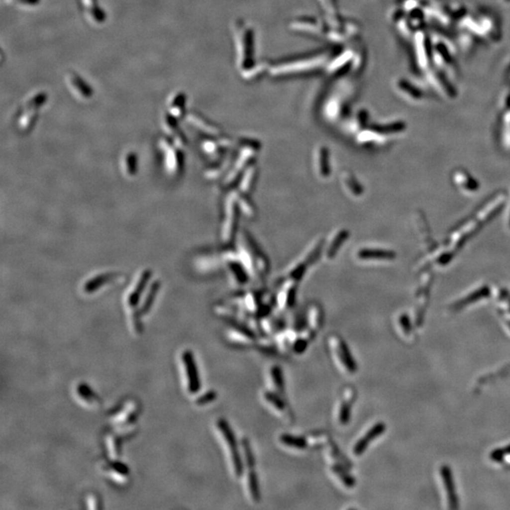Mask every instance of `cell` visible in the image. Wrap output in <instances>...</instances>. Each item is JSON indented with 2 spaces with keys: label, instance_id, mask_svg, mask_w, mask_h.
<instances>
[{
  "label": "cell",
  "instance_id": "cell-1",
  "mask_svg": "<svg viewBox=\"0 0 510 510\" xmlns=\"http://www.w3.org/2000/svg\"><path fill=\"white\" fill-rule=\"evenodd\" d=\"M216 428L220 432L223 440L226 446L228 447V452L230 460L232 464L233 473L236 477H241L244 473V462L242 459V455L239 452V446L237 444L235 435L232 432V428L228 421L224 418H218L216 421Z\"/></svg>",
  "mask_w": 510,
  "mask_h": 510
},
{
  "label": "cell",
  "instance_id": "cell-2",
  "mask_svg": "<svg viewBox=\"0 0 510 510\" xmlns=\"http://www.w3.org/2000/svg\"><path fill=\"white\" fill-rule=\"evenodd\" d=\"M329 344L331 349L334 351V354L338 361L341 363L344 369L350 373H354L357 371V364L351 353L348 345L338 335H331L329 337Z\"/></svg>",
  "mask_w": 510,
  "mask_h": 510
},
{
  "label": "cell",
  "instance_id": "cell-3",
  "mask_svg": "<svg viewBox=\"0 0 510 510\" xmlns=\"http://www.w3.org/2000/svg\"><path fill=\"white\" fill-rule=\"evenodd\" d=\"M183 362L185 365L188 391L191 394L198 393L201 390V379L199 371L196 365L195 359L191 351H186L183 353Z\"/></svg>",
  "mask_w": 510,
  "mask_h": 510
},
{
  "label": "cell",
  "instance_id": "cell-4",
  "mask_svg": "<svg viewBox=\"0 0 510 510\" xmlns=\"http://www.w3.org/2000/svg\"><path fill=\"white\" fill-rule=\"evenodd\" d=\"M386 429H387V427L383 422H378V423L374 424L365 434V436L361 437L360 439H358L356 441V443L353 445V455H357V456L363 455L366 452V450L368 449L370 443H371V441H373L374 439L379 437L386 431Z\"/></svg>",
  "mask_w": 510,
  "mask_h": 510
},
{
  "label": "cell",
  "instance_id": "cell-5",
  "mask_svg": "<svg viewBox=\"0 0 510 510\" xmlns=\"http://www.w3.org/2000/svg\"><path fill=\"white\" fill-rule=\"evenodd\" d=\"M441 475H442L443 482L445 484L450 507L452 509H456L457 508V497H456V493H455V484L453 481L452 473H451L450 469L448 467H443L441 469Z\"/></svg>",
  "mask_w": 510,
  "mask_h": 510
},
{
  "label": "cell",
  "instance_id": "cell-6",
  "mask_svg": "<svg viewBox=\"0 0 510 510\" xmlns=\"http://www.w3.org/2000/svg\"><path fill=\"white\" fill-rule=\"evenodd\" d=\"M280 441L282 444H284L289 448L298 449V450H304L306 449L309 444L307 441V438L303 436H292L289 434H284L280 436Z\"/></svg>",
  "mask_w": 510,
  "mask_h": 510
},
{
  "label": "cell",
  "instance_id": "cell-7",
  "mask_svg": "<svg viewBox=\"0 0 510 510\" xmlns=\"http://www.w3.org/2000/svg\"><path fill=\"white\" fill-rule=\"evenodd\" d=\"M331 471L339 479V481H341L344 486L347 487L348 489L353 488V486L355 485L354 478L349 473V472L347 473V468H345L339 464H332Z\"/></svg>",
  "mask_w": 510,
  "mask_h": 510
},
{
  "label": "cell",
  "instance_id": "cell-8",
  "mask_svg": "<svg viewBox=\"0 0 510 510\" xmlns=\"http://www.w3.org/2000/svg\"><path fill=\"white\" fill-rule=\"evenodd\" d=\"M247 485H248V490H249L251 500L253 502H259L260 497H261L259 481H258L257 473H255L254 469L249 470V473L247 475Z\"/></svg>",
  "mask_w": 510,
  "mask_h": 510
},
{
  "label": "cell",
  "instance_id": "cell-9",
  "mask_svg": "<svg viewBox=\"0 0 510 510\" xmlns=\"http://www.w3.org/2000/svg\"><path fill=\"white\" fill-rule=\"evenodd\" d=\"M241 450L244 465L248 468V470H253L255 467V458L251 450V444L247 438H243L241 440Z\"/></svg>",
  "mask_w": 510,
  "mask_h": 510
},
{
  "label": "cell",
  "instance_id": "cell-10",
  "mask_svg": "<svg viewBox=\"0 0 510 510\" xmlns=\"http://www.w3.org/2000/svg\"><path fill=\"white\" fill-rule=\"evenodd\" d=\"M270 377L273 383L274 389L282 397L285 395V379L282 369L278 366H274L270 370Z\"/></svg>",
  "mask_w": 510,
  "mask_h": 510
},
{
  "label": "cell",
  "instance_id": "cell-11",
  "mask_svg": "<svg viewBox=\"0 0 510 510\" xmlns=\"http://www.w3.org/2000/svg\"><path fill=\"white\" fill-rule=\"evenodd\" d=\"M264 399L266 400L267 403H269L272 408L276 409L279 412L287 413V406L282 398V396L278 393L266 391L264 393Z\"/></svg>",
  "mask_w": 510,
  "mask_h": 510
},
{
  "label": "cell",
  "instance_id": "cell-12",
  "mask_svg": "<svg viewBox=\"0 0 510 510\" xmlns=\"http://www.w3.org/2000/svg\"><path fill=\"white\" fill-rule=\"evenodd\" d=\"M358 256L362 259H392L394 252L383 250H362Z\"/></svg>",
  "mask_w": 510,
  "mask_h": 510
},
{
  "label": "cell",
  "instance_id": "cell-13",
  "mask_svg": "<svg viewBox=\"0 0 510 510\" xmlns=\"http://www.w3.org/2000/svg\"><path fill=\"white\" fill-rule=\"evenodd\" d=\"M308 316H309V319L307 320V323L309 324L310 331L313 334H315L321 324L322 312L319 307H317L316 306H312L310 309V312L308 314Z\"/></svg>",
  "mask_w": 510,
  "mask_h": 510
},
{
  "label": "cell",
  "instance_id": "cell-14",
  "mask_svg": "<svg viewBox=\"0 0 510 510\" xmlns=\"http://www.w3.org/2000/svg\"><path fill=\"white\" fill-rule=\"evenodd\" d=\"M352 403L345 401L341 403L338 409V421L341 425H347L352 416Z\"/></svg>",
  "mask_w": 510,
  "mask_h": 510
},
{
  "label": "cell",
  "instance_id": "cell-15",
  "mask_svg": "<svg viewBox=\"0 0 510 510\" xmlns=\"http://www.w3.org/2000/svg\"><path fill=\"white\" fill-rule=\"evenodd\" d=\"M308 444L313 448H320L327 445L331 442V438L328 434L325 433H315L307 437Z\"/></svg>",
  "mask_w": 510,
  "mask_h": 510
},
{
  "label": "cell",
  "instance_id": "cell-16",
  "mask_svg": "<svg viewBox=\"0 0 510 510\" xmlns=\"http://www.w3.org/2000/svg\"><path fill=\"white\" fill-rule=\"evenodd\" d=\"M489 293H490L489 288H482L481 289L477 290L476 292L473 293L471 296H468V297L465 298V300H463L462 302L457 303V304L455 305V306H456V307H458V308L463 307L464 306H466V305H468V304H471V303H473V302H475V301L479 300V298L488 296V295H489Z\"/></svg>",
  "mask_w": 510,
  "mask_h": 510
},
{
  "label": "cell",
  "instance_id": "cell-17",
  "mask_svg": "<svg viewBox=\"0 0 510 510\" xmlns=\"http://www.w3.org/2000/svg\"><path fill=\"white\" fill-rule=\"evenodd\" d=\"M79 394L80 396L83 398V399L86 402V403H91L93 404L95 401H97V397L94 395L92 390H90V389L85 386V385H81L79 387Z\"/></svg>",
  "mask_w": 510,
  "mask_h": 510
},
{
  "label": "cell",
  "instance_id": "cell-18",
  "mask_svg": "<svg viewBox=\"0 0 510 510\" xmlns=\"http://www.w3.org/2000/svg\"><path fill=\"white\" fill-rule=\"evenodd\" d=\"M346 234H347L346 232H340V233L335 237V239H334V242H332L331 248H330V250L328 251V254H329L330 256H334V254H335V252H336L337 250L339 249V246H341V244L345 241L346 236H347Z\"/></svg>",
  "mask_w": 510,
  "mask_h": 510
},
{
  "label": "cell",
  "instance_id": "cell-19",
  "mask_svg": "<svg viewBox=\"0 0 510 510\" xmlns=\"http://www.w3.org/2000/svg\"><path fill=\"white\" fill-rule=\"evenodd\" d=\"M217 398V394L215 391L211 390V391H208L206 392L205 394H204L203 396H201L199 399L196 401V404L198 406H206L210 403H213L214 400Z\"/></svg>",
  "mask_w": 510,
  "mask_h": 510
},
{
  "label": "cell",
  "instance_id": "cell-20",
  "mask_svg": "<svg viewBox=\"0 0 510 510\" xmlns=\"http://www.w3.org/2000/svg\"><path fill=\"white\" fill-rule=\"evenodd\" d=\"M319 169H320V172L323 176H327L329 174V165H328V153L326 152V150H321L320 151V154H319Z\"/></svg>",
  "mask_w": 510,
  "mask_h": 510
},
{
  "label": "cell",
  "instance_id": "cell-21",
  "mask_svg": "<svg viewBox=\"0 0 510 510\" xmlns=\"http://www.w3.org/2000/svg\"><path fill=\"white\" fill-rule=\"evenodd\" d=\"M308 342H309V340L307 338L304 337V336H300V337H298L296 341L293 344L292 350L294 351V353H303L306 351Z\"/></svg>",
  "mask_w": 510,
  "mask_h": 510
},
{
  "label": "cell",
  "instance_id": "cell-22",
  "mask_svg": "<svg viewBox=\"0 0 510 510\" xmlns=\"http://www.w3.org/2000/svg\"><path fill=\"white\" fill-rule=\"evenodd\" d=\"M111 468L112 472L117 473L120 476H125V475H127L129 473V469L124 464L120 463V462H113V463H111Z\"/></svg>",
  "mask_w": 510,
  "mask_h": 510
}]
</instances>
